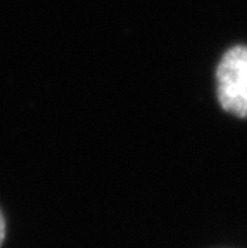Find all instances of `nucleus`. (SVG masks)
Returning <instances> with one entry per match:
<instances>
[{"label": "nucleus", "mask_w": 247, "mask_h": 248, "mask_svg": "<svg viewBox=\"0 0 247 248\" xmlns=\"http://www.w3.org/2000/svg\"><path fill=\"white\" fill-rule=\"evenodd\" d=\"M216 82L222 108L247 118V46H235L222 57Z\"/></svg>", "instance_id": "1"}, {"label": "nucleus", "mask_w": 247, "mask_h": 248, "mask_svg": "<svg viewBox=\"0 0 247 248\" xmlns=\"http://www.w3.org/2000/svg\"><path fill=\"white\" fill-rule=\"evenodd\" d=\"M5 238H6V218L0 210V248H2L3 242H5Z\"/></svg>", "instance_id": "2"}]
</instances>
